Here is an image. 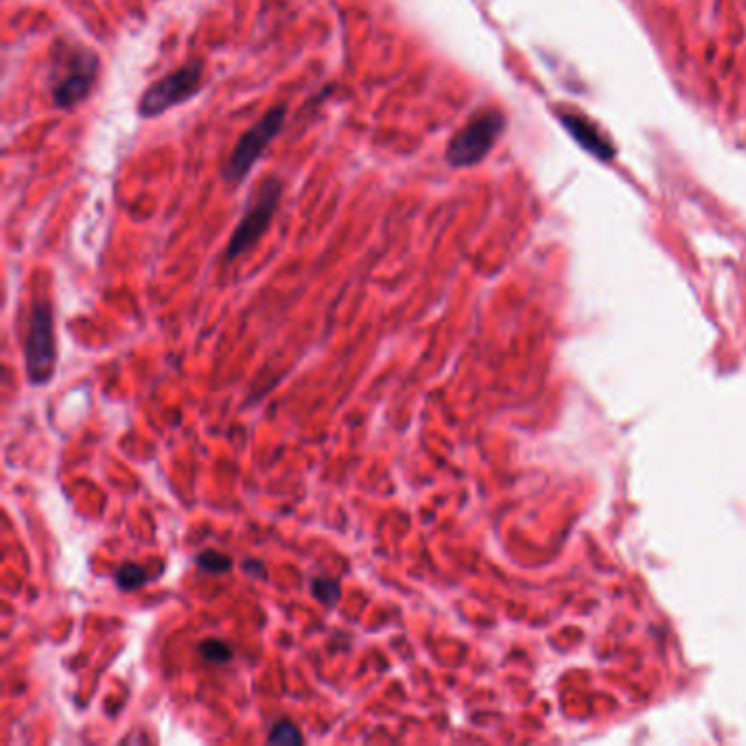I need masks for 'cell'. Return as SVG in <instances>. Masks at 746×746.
Returning a JSON list of instances; mask_svg holds the SVG:
<instances>
[{
  "label": "cell",
  "instance_id": "obj_1",
  "mask_svg": "<svg viewBox=\"0 0 746 746\" xmlns=\"http://www.w3.org/2000/svg\"><path fill=\"white\" fill-rule=\"evenodd\" d=\"M285 121H287V106H276L270 112H265L263 119L256 121L250 130L239 138L235 149L230 151L224 171H221V178H224L228 184H239L246 180L252 167L259 162L263 151L270 147V143L278 134H281Z\"/></svg>",
  "mask_w": 746,
  "mask_h": 746
},
{
  "label": "cell",
  "instance_id": "obj_2",
  "mask_svg": "<svg viewBox=\"0 0 746 746\" xmlns=\"http://www.w3.org/2000/svg\"><path fill=\"white\" fill-rule=\"evenodd\" d=\"M504 127L506 116L499 110L480 112L451 138L445 154L447 162L456 169L473 167L477 162H482L491 154V149L495 147L499 134L504 132Z\"/></svg>",
  "mask_w": 746,
  "mask_h": 746
},
{
  "label": "cell",
  "instance_id": "obj_3",
  "mask_svg": "<svg viewBox=\"0 0 746 746\" xmlns=\"http://www.w3.org/2000/svg\"><path fill=\"white\" fill-rule=\"evenodd\" d=\"M204 81V64L202 60H191L182 64L176 71L169 73L167 77L158 79L156 84H151L145 95L138 101V114L145 119H154V116L165 114L167 110L186 103L191 97H195L202 88Z\"/></svg>",
  "mask_w": 746,
  "mask_h": 746
},
{
  "label": "cell",
  "instance_id": "obj_4",
  "mask_svg": "<svg viewBox=\"0 0 746 746\" xmlns=\"http://www.w3.org/2000/svg\"><path fill=\"white\" fill-rule=\"evenodd\" d=\"M281 195H283L281 180L267 178L263 182L259 197H256V202L248 208V213L241 217V221L228 241V248H226L228 261H235L237 256L248 252L254 243L265 235V230L272 224L278 204H281Z\"/></svg>",
  "mask_w": 746,
  "mask_h": 746
},
{
  "label": "cell",
  "instance_id": "obj_5",
  "mask_svg": "<svg viewBox=\"0 0 746 746\" xmlns=\"http://www.w3.org/2000/svg\"><path fill=\"white\" fill-rule=\"evenodd\" d=\"M25 361L31 383H46L55 370V337L53 311L46 302H38L31 313L29 333L25 340Z\"/></svg>",
  "mask_w": 746,
  "mask_h": 746
},
{
  "label": "cell",
  "instance_id": "obj_6",
  "mask_svg": "<svg viewBox=\"0 0 746 746\" xmlns=\"http://www.w3.org/2000/svg\"><path fill=\"white\" fill-rule=\"evenodd\" d=\"M99 60L92 51L73 53L64 75L53 86V103L57 108H75L84 101L97 81Z\"/></svg>",
  "mask_w": 746,
  "mask_h": 746
},
{
  "label": "cell",
  "instance_id": "obj_7",
  "mask_svg": "<svg viewBox=\"0 0 746 746\" xmlns=\"http://www.w3.org/2000/svg\"><path fill=\"white\" fill-rule=\"evenodd\" d=\"M561 123L565 125V130L598 160H611L615 156V149H613L609 138H606L598 130L596 123H591L589 119H585V116L574 114V112H565V114H561Z\"/></svg>",
  "mask_w": 746,
  "mask_h": 746
},
{
  "label": "cell",
  "instance_id": "obj_8",
  "mask_svg": "<svg viewBox=\"0 0 746 746\" xmlns=\"http://www.w3.org/2000/svg\"><path fill=\"white\" fill-rule=\"evenodd\" d=\"M114 582H116V587L123 591H134L138 587H145L149 582V576H147L145 567H141L138 563H125L114 574Z\"/></svg>",
  "mask_w": 746,
  "mask_h": 746
},
{
  "label": "cell",
  "instance_id": "obj_9",
  "mask_svg": "<svg viewBox=\"0 0 746 746\" xmlns=\"http://www.w3.org/2000/svg\"><path fill=\"white\" fill-rule=\"evenodd\" d=\"M195 565L202 571H206V574L221 576V574H228V571L232 569V558L217 550H204L200 552V556L195 558Z\"/></svg>",
  "mask_w": 746,
  "mask_h": 746
},
{
  "label": "cell",
  "instance_id": "obj_10",
  "mask_svg": "<svg viewBox=\"0 0 746 746\" xmlns=\"http://www.w3.org/2000/svg\"><path fill=\"white\" fill-rule=\"evenodd\" d=\"M311 591H313V598L320 600L324 606H335L342 598L340 582L333 580V578H326V576L313 578Z\"/></svg>",
  "mask_w": 746,
  "mask_h": 746
},
{
  "label": "cell",
  "instance_id": "obj_11",
  "mask_svg": "<svg viewBox=\"0 0 746 746\" xmlns=\"http://www.w3.org/2000/svg\"><path fill=\"white\" fill-rule=\"evenodd\" d=\"M200 652L208 663H215V666H224V663L232 661V648L230 644H226V641H221V639L202 641Z\"/></svg>",
  "mask_w": 746,
  "mask_h": 746
},
{
  "label": "cell",
  "instance_id": "obj_12",
  "mask_svg": "<svg viewBox=\"0 0 746 746\" xmlns=\"http://www.w3.org/2000/svg\"><path fill=\"white\" fill-rule=\"evenodd\" d=\"M267 742L270 744H302L305 738H302V731L294 725V722L281 720L272 727L270 736H267Z\"/></svg>",
  "mask_w": 746,
  "mask_h": 746
}]
</instances>
